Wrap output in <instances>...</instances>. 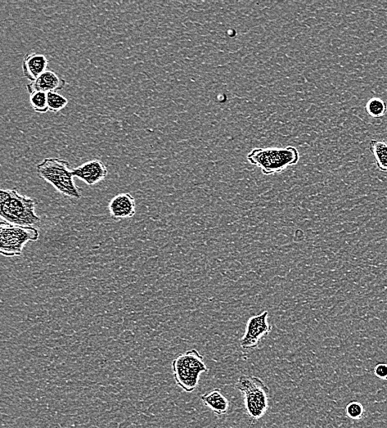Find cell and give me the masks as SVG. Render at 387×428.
Here are the masks:
<instances>
[{"instance_id":"6da1fadb","label":"cell","mask_w":387,"mask_h":428,"mask_svg":"<svg viewBox=\"0 0 387 428\" xmlns=\"http://www.w3.org/2000/svg\"><path fill=\"white\" fill-rule=\"evenodd\" d=\"M38 201L20 195L17 189H0V221L22 227H34L40 223L35 214Z\"/></svg>"},{"instance_id":"7a4b0ae2","label":"cell","mask_w":387,"mask_h":428,"mask_svg":"<svg viewBox=\"0 0 387 428\" xmlns=\"http://www.w3.org/2000/svg\"><path fill=\"white\" fill-rule=\"evenodd\" d=\"M70 166L68 161L48 157L37 166L38 175L63 196L79 200L84 190L76 186Z\"/></svg>"},{"instance_id":"3957f363","label":"cell","mask_w":387,"mask_h":428,"mask_svg":"<svg viewBox=\"0 0 387 428\" xmlns=\"http://www.w3.org/2000/svg\"><path fill=\"white\" fill-rule=\"evenodd\" d=\"M300 155L294 146L255 148L248 155L250 164L258 166L267 175L281 173L299 161Z\"/></svg>"},{"instance_id":"277c9868","label":"cell","mask_w":387,"mask_h":428,"mask_svg":"<svg viewBox=\"0 0 387 428\" xmlns=\"http://www.w3.org/2000/svg\"><path fill=\"white\" fill-rule=\"evenodd\" d=\"M236 389L244 398L245 409L251 422L263 418L269 409V389L260 378L242 375L238 378Z\"/></svg>"},{"instance_id":"5b68a950","label":"cell","mask_w":387,"mask_h":428,"mask_svg":"<svg viewBox=\"0 0 387 428\" xmlns=\"http://www.w3.org/2000/svg\"><path fill=\"white\" fill-rule=\"evenodd\" d=\"M173 373L179 387L191 393L199 385L201 373L208 372L203 356L196 349L178 355L172 363Z\"/></svg>"},{"instance_id":"8992f818","label":"cell","mask_w":387,"mask_h":428,"mask_svg":"<svg viewBox=\"0 0 387 428\" xmlns=\"http://www.w3.org/2000/svg\"><path fill=\"white\" fill-rule=\"evenodd\" d=\"M39 236L38 229L35 227H22L3 223L0 227V255L20 256L26 243L38 241Z\"/></svg>"},{"instance_id":"52a82bcc","label":"cell","mask_w":387,"mask_h":428,"mask_svg":"<svg viewBox=\"0 0 387 428\" xmlns=\"http://www.w3.org/2000/svg\"><path fill=\"white\" fill-rule=\"evenodd\" d=\"M269 312L252 317L247 322L244 335L241 339L240 345L242 349L252 350L258 349L260 340L267 336L272 331V326L268 322Z\"/></svg>"},{"instance_id":"ba28073f","label":"cell","mask_w":387,"mask_h":428,"mask_svg":"<svg viewBox=\"0 0 387 428\" xmlns=\"http://www.w3.org/2000/svg\"><path fill=\"white\" fill-rule=\"evenodd\" d=\"M72 173L74 177H78L88 186H94L107 177L108 170L102 161L95 159L72 170Z\"/></svg>"},{"instance_id":"9c48e42d","label":"cell","mask_w":387,"mask_h":428,"mask_svg":"<svg viewBox=\"0 0 387 428\" xmlns=\"http://www.w3.org/2000/svg\"><path fill=\"white\" fill-rule=\"evenodd\" d=\"M111 218L114 220L127 219L136 214V204L134 198L129 193L117 195L108 205Z\"/></svg>"},{"instance_id":"30bf717a","label":"cell","mask_w":387,"mask_h":428,"mask_svg":"<svg viewBox=\"0 0 387 428\" xmlns=\"http://www.w3.org/2000/svg\"><path fill=\"white\" fill-rule=\"evenodd\" d=\"M66 81L55 72L47 70L38 79L26 85L29 93H57L65 87Z\"/></svg>"},{"instance_id":"8fae6325","label":"cell","mask_w":387,"mask_h":428,"mask_svg":"<svg viewBox=\"0 0 387 428\" xmlns=\"http://www.w3.org/2000/svg\"><path fill=\"white\" fill-rule=\"evenodd\" d=\"M48 70V60L42 54L29 53L22 61V71L26 79L33 82Z\"/></svg>"},{"instance_id":"7c38bea8","label":"cell","mask_w":387,"mask_h":428,"mask_svg":"<svg viewBox=\"0 0 387 428\" xmlns=\"http://www.w3.org/2000/svg\"><path fill=\"white\" fill-rule=\"evenodd\" d=\"M201 402L217 415H225L229 409V401L219 389H214L200 396Z\"/></svg>"},{"instance_id":"4fadbf2b","label":"cell","mask_w":387,"mask_h":428,"mask_svg":"<svg viewBox=\"0 0 387 428\" xmlns=\"http://www.w3.org/2000/svg\"><path fill=\"white\" fill-rule=\"evenodd\" d=\"M369 150L375 157L378 169L387 173V143L372 139L369 143Z\"/></svg>"},{"instance_id":"5bb4252c","label":"cell","mask_w":387,"mask_h":428,"mask_svg":"<svg viewBox=\"0 0 387 428\" xmlns=\"http://www.w3.org/2000/svg\"><path fill=\"white\" fill-rule=\"evenodd\" d=\"M367 113L372 118H381L387 111L386 103L379 97H372L366 105Z\"/></svg>"},{"instance_id":"9a60e30c","label":"cell","mask_w":387,"mask_h":428,"mask_svg":"<svg viewBox=\"0 0 387 428\" xmlns=\"http://www.w3.org/2000/svg\"><path fill=\"white\" fill-rule=\"evenodd\" d=\"M29 100L31 107L38 113H47L49 111L47 93L35 92L31 93Z\"/></svg>"},{"instance_id":"2e32d148","label":"cell","mask_w":387,"mask_h":428,"mask_svg":"<svg viewBox=\"0 0 387 428\" xmlns=\"http://www.w3.org/2000/svg\"><path fill=\"white\" fill-rule=\"evenodd\" d=\"M68 99L64 96L61 95L58 93H47V103L49 111L57 113V112L62 111L68 105Z\"/></svg>"},{"instance_id":"e0dca14e","label":"cell","mask_w":387,"mask_h":428,"mask_svg":"<svg viewBox=\"0 0 387 428\" xmlns=\"http://www.w3.org/2000/svg\"><path fill=\"white\" fill-rule=\"evenodd\" d=\"M364 413H365V409H364L363 404L358 402V401H352L345 407L346 415L353 419V420H360V419H362L364 416Z\"/></svg>"},{"instance_id":"ac0fdd59","label":"cell","mask_w":387,"mask_h":428,"mask_svg":"<svg viewBox=\"0 0 387 428\" xmlns=\"http://www.w3.org/2000/svg\"><path fill=\"white\" fill-rule=\"evenodd\" d=\"M373 372L379 379L387 381V364H377L374 369H373Z\"/></svg>"},{"instance_id":"d6986e66","label":"cell","mask_w":387,"mask_h":428,"mask_svg":"<svg viewBox=\"0 0 387 428\" xmlns=\"http://www.w3.org/2000/svg\"><path fill=\"white\" fill-rule=\"evenodd\" d=\"M2 224H3V223L1 222V221H0V227H1Z\"/></svg>"}]
</instances>
